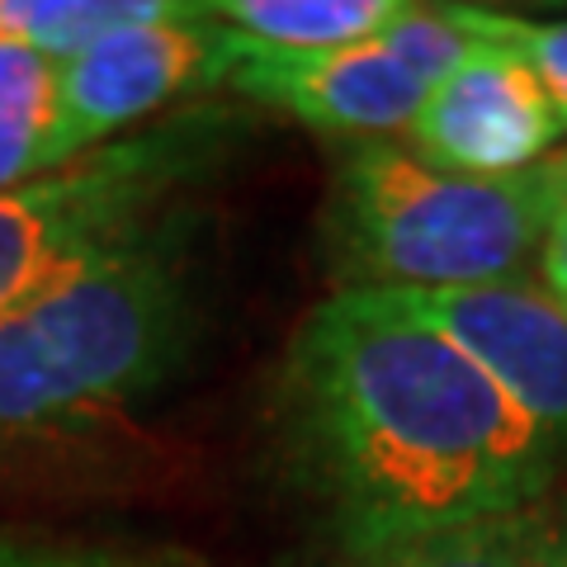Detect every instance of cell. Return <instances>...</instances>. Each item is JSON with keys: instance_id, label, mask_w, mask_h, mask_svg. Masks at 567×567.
<instances>
[{"instance_id": "obj_3", "label": "cell", "mask_w": 567, "mask_h": 567, "mask_svg": "<svg viewBox=\"0 0 567 567\" xmlns=\"http://www.w3.org/2000/svg\"><path fill=\"white\" fill-rule=\"evenodd\" d=\"M189 227L156 218L85 275L0 317V440L43 435L142 398L185 360Z\"/></svg>"}, {"instance_id": "obj_2", "label": "cell", "mask_w": 567, "mask_h": 567, "mask_svg": "<svg viewBox=\"0 0 567 567\" xmlns=\"http://www.w3.org/2000/svg\"><path fill=\"white\" fill-rule=\"evenodd\" d=\"M567 199V152L520 175H454L402 142H354L322 208V256L341 293H440L525 279Z\"/></svg>"}, {"instance_id": "obj_13", "label": "cell", "mask_w": 567, "mask_h": 567, "mask_svg": "<svg viewBox=\"0 0 567 567\" xmlns=\"http://www.w3.org/2000/svg\"><path fill=\"white\" fill-rule=\"evenodd\" d=\"M454 20L464 24L473 39L506 43L511 52H520L529 71L539 76V85L554 100V110L567 128V20H520V14L483 10V6H450Z\"/></svg>"}, {"instance_id": "obj_9", "label": "cell", "mask_w": 567, "mask_h": 567, "mask_svg": "<svg viewBox=\"0 0 567 567\" xmlns=\"http://www.w3.org/2000/svg\"><path fill=\"white\" fill-rule=\"evenodd\" d=\"M208 10L237 39V58L246 62L256 52L303 58V52L369 43L412 6L406 0H213Z\"/></svg>"}, {"instance_id": "obj_12", "label": "cell", "mask_w": 567, "mask_h": 567, "mask_svg": "<svg viewBox=\"0 0 567 567\" xmlns=\"http://www.w3.org/2000/svg\"><path fill=\"white\" fill-rule=\"evenodd\" d=\"M181 0H0V39L48 52L52 62L76 58L104 33L171 20Z\"/></svg>"}, {"instance_id": "obj_10", "label": "cell", "mask_w": 567, "mask_h": 567, "mask_svg": "<svg viewBox=\"0 0 567 567\" xmlns=\"http://www.w3.org/2000/svg\"><path fill=\"white\" fill-rule=\"evenodd\" d=\"M341 567H567V502L548 492L511 516H492L445 539Z\"/></svg>"}, {"instance_id": "obj_6", "label": "cell", "mask_w": 567, "mask_h": 567, "mask_svg": "<svg viewBox=\"0 0 567 567\" xmlns=\"http://www.w3.org/2000/svg\"><path fill=\"white\" fill-rule=\"evenodd\" d=\"M237 62V39L208 6H181L171 20L104 33L100 43L58 62L62 166L114 142L128 123L233 81Z\"/></svg>"}, {"instance_id": "obj_14", "label": "cell", "mask_w": 567, "mask_h": 567, "mask_svg": "<svg viewBox=\"0 0 567 567\" xmlns=\"http://www.w3.org/2000/svg\"><path fill=\"white\" fill-rule=\"evenodd\" d=\"M0 567H166L152 558L114 554V548H81V544H39L0 535Z\"/></svg>"}, {"instance_id": "obj_5", "label": "cell", "mask_w": 567, "mask_h": 567, "mask_svg": "<svg viewBox=\"0 0 567 567\" xmlns=\"http://www.w3.org/2000/svg\"><path fill=\"white\" fill-rule=\"evenodd\" d=\"M473 33L450 6H412L379 39L336 52H256L233 85L270 110L350 142H393L425 110L440 76L468 58Z\"/></svg>"}, {"instance_id": "obj_1", "label": "cell", "mask_w": 567, "mask_h": 567, "mask_svg": "<svg viewBox=\"0 0 567 567\" xmlns=\"http://www.w3.org/2000/svg\"><path fill=\"white\" fill-rule=\"evenodd\" d=\"M275 431L341 563H374L535 506L563 458L440 331L383 293L341 289L284 350Z\"/></svg>"}, {"instance_id": "obj_15", "label": "cell", "mask_w": 567, "mask_h": 567, "mask_svg": "<svg viewBox=\"0 0 567 567\" xmlns=\"http://www.w3.org/2000/svg\"><path fill=\"white\" fill-rule=\"evenodd\" d=\"M535 284L554 298L558 308H567V199L558 204L554 213V223H548V233H544V246H539V256H535Z\"/></svg>"}, {"instance_id": "obj_8", "label": "cell", "mask_w": 567, "mask_h": 567, "mask_svg": "<svg viewBox=\"0 0 567 567\" xmlns=\"http://www.w3.org/2000/svg\"><path fill=\"white\" fill-rule=\"evenodd\" d=\"M383 298L464 350L558 450H567V308L539 284L506 279L483 289Z\"/></svg>"}, {"instance_id": "obj_7", "label": "cell", "mask_w": 567, "mask_h": 567, "mask_svg": "<svg viewBox=\"0 0 567 567\" xmlns=\"http://www.w3.org/2000/svg\"><path fill=\"white\" fill-rule=\"evenodd\" d=\"M563 133L554 100L520 52L473 39L468 58L440 76L402 147L425 166L496 181L548 162Z\"/></svg>"}, {"instance_id": "obj_11", "label": "cell", "mask_w": 567, "mask_h": 567, "mask_svg": "<svg viewBox=\"0 0 567 567\" xmlns=\"http://www.w3.org/2000/svg\"><path fill=\"white\" fill-rule=\"evenodd\" d=\"M62 166L58 62L39 48L0 39V194Z\"/></svg>"}, {"instance_id": "obj_4", "label": "cell", "mask_w": 567, "mask_h": 567, "mask_svg": "<svg viewBox=\"0 0 567 567\" xmlns=\"http://www.w3.org/2000/svg\"><path fill=\"white\" fill-rule=\"evenodd\" d=\"M233 128L227 110H189L0 194V317L147 233L175 189L218 166Z\"/></svg>"}]
</instances>
